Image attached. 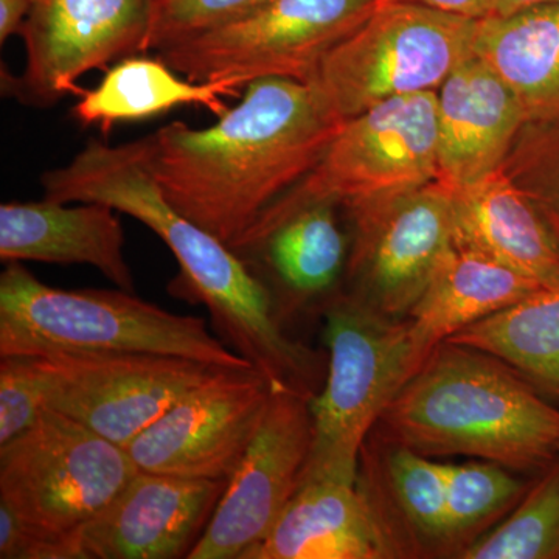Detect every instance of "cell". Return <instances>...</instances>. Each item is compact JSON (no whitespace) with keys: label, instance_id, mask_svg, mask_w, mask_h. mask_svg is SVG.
<instances>
[{"label":"cell","instance_id":"18","mask_svg":"<svg viewBox=\"0 0 559 559\" xmlns=\"http://www.w3.org/2000/svg\"><path fill=\"white\" fill-rule=\"evenodd\" d=\"M437 180L462 189L503 167L524 110L487 62L471 58L437 91Z\"/></svg>","mask_w":559,"mask_h":559},{"label":"cell","instance_id":"14","mask_svg":"<svg viewBox=\"0 0 559 559\" xmlns=\"http://www.w3.org/2000/svg\"><path fill=\"white\" fill-rule=\"evenodd\" d=\"M310 399L274 390L240 466L190 559H242L271 532L304 481L312 447Z\"/></svg>","mask_w":559,"mask_h":559},{"label":"cell","instance_id":"13","mask_svg":"<svg viewBox=\"0 0 559 559\" xmlns=\"http://www.w3.org/2000/svg\"><path fill=\"white\" fill-rule=\"evenodd\" d=\"M272 389L255 367L221 369L127 447L140 471L230 480L259 429Z\"/></svg>","mask_w":559,"mask_h":559},{"label":"cell","instance_id":"32","mask_svg":"<svg viewBox=\"0 0 559 559\" xmlns=\"http://www.w3.org/2000/svg\"><path fill=\"white\" fill-rule=\"evenodd\" d=\"M31 11V0H0V43L20 35Z\"/></svg>","mask_w":559,"mask_h":559},{"label":"cell","instance_id":"16","mask_svg":"<svg viewBox=\"0 0 559 559\" xmlns=\"http://www.w3.org/2000/svg\"><path fill=\"white\" fill-rule=\"evenodd\" d=\"M337 209L322 201L264 213L230 248L266 290L282 329L294 311L322 300L329 307L337 296L348 255Z\"/></svg>","mask_w":559,"mask_h":559},{"label":"cell","instance_id":"24","mask_svg":"<svg viewBox=\"0 0 559 559\" xmlns=\"http://www.w3.org/2000/svg\"><path fill=\"white\" fill-rule=\"evenodd\" d=\"M477 57L513 91L527 123L559 124V3L484 17Z\"/></svg>","mask_w":559,"mask_h":559},{"label":"cell","instance_id":"28","mask_svg":"<svg viewBox=\"0 0 559 559\" xmlns=\"http://www.w3.org/2000/svg\"><path fill=\"white\" fill-rule=\"evenodd\" d=\"M270 0H157L150 50L238 20Z\"/></svg>","mask_w":559,"mask_h":559},{"label":"cell","instance_id":"21","mask_svg":"<svg viewBox=\"0 0 559 559\" xmlns=\"http://www.w3.org/2000/svg\"><path fill=\"white\" fill-rule=\"evenodd\" d=\"M455 245L477 250L544 285L559 280V242L503 167L452 190Z\"/></svg>","mask_w":559,"mask_h":559},{"label":"cell","instance_id":"27","mask_svg":"<svg viewBox=\"0 0 559 559\" xmlns=\"http://www.w3.org/2000/svg\"><path fill=\"white\" fill-rule=\"evenodd\" d=\"M460 559H559V455L530 485L509 518Z\"/></svg>","mask_w":559,"mask_h":559},{"label":"cell","instance_id":"23","mask_svg":"<svg viewBox=\"0 0 559 559\" xmlns=\"http://www.w3.org/2000/svg\"><path fill=\"white\" fill-rule=\"evenodd\" d=\"M245 90L235 80L194 81L180 75L162 58H124L106 70L94 90L84 91L72 108L81 127H98L108 135L114 124L153 119L180 106H202L215 116L230 108L227 100Z\"/></svg>","mask_w":559,"mask_h":559},{"label":"cell","instance_id":"29","mask_svg":"<svg viewBox=\"0 0 559 559\" xmlns=\"http://www.w3.org/2000/svg\"><path fill=\"white\" fill-rule=\"evenodd\" d=\"M46 409L31 356H0V447L27 432Z\"/></svg>","mask_w":559,"mask_h":559},{"label":"cell","instance_id":"3","mask_svg":"<svg viewBox=\"0 0 559 559\" xmlns=\"http://www.w3.org/2000/svg\"><path fill=\"white\" fill-rule=\"evenodd\" d=\"M374 432L423 455H469L510 469L558 457L559 409L509 364L441 342L382 412Z\"/></svg>","mask_w":559,"mask_h":559},{"label":"cell","instance_id":"1","mask_svg":"<svg viewBox=\"0 0 559 559\" xmlns=\"http://www.w3.org/2000/svg\"><path fill=\"white\" fill-rule=\"evenodd\" d=\"M344 123L311 83L250 81L212 127L173 121L148 135L150 167L183 216L231 248L314 170Z\"/></svg>","mask_w":559,"mask_h":559},{"label":"cell","instance_id":"15","mask_svg":"<svg viewBox=\"0 0 559 559\" xmlns=\"http://www.w3.org/2000/svg\"><path fill=\"white\" fill-rule=\"evenodd\" d=\"M229 480L139 471L127 488L76 533L83 559L189 558Z\"/></svg>","mask_w":559,"mask_h":559},{"label":"cell","instance_id":"4","mask_svg":"<svg viewBox=\"0 0 559 559\" xmlns=\"http://www.w3.org/2000/svg\"><path fill=\"white\" fill-rule=\"evenodd\" d=\"M57 353H150L218 369L253 367L210 333L205 320L120 288H55L17 261L7 263L0 275V356Z\"/></svg>","mask_w":559,"mask_h":559},{"label":"cell","instance_id":"34","mask_svg":"<svg viewBox=\"0 0 559 559\" xmlns=\"http://www.w3.org/2000/svg\"><path fill=\"white\" fill-rule=\"evenodd\" d=\"M558 455H559V450H558Z\"/></svg>","mask_w":559,"mask_h":559},{"label":"cell","instance_id":"20","mask_svg":"<svg viewBox=\"0 0 559 559\" xmlns=\"http://www.w3.org/2000/svg\"><path fill=\"white\" fill-rule=\"evenodd\" d=\"M540 286L544 283L538 280L454 242L406 316L418 369L441 342L518 304Z\"/></svg>","mask_w":559,"mask_h":559},{"label":"cell","instance_id":"6","mask_svg":"<svg viewBox=\"0 0 559 559\" xmlns=\"http://www.w3.org/2000/svg\"><path fill=\"white\" fill-rule=\"evenodd\" d=\"M480 20L404 2H378L369 20L337 44L310 83L345 121L373 106L437 92L477 57Z\"/></svg>","mask_w":559,"mask_h":559},{"label":"cell","instance_id":"31","mask_svg":"<svg viewBox=\"0 0 559 559\" xmlns=\"http://www.w3.org/2000/svg\"><path fill=\"white\" fill-rule=\"evenodd\" d=\"M377 2H404L415 5L429 7L460 16L484 20L491 13V0H377Z\"/></svg>","mask_w":559,"mask_h":559},{"label":"cell","instance_id":"17","mask_svg":"<svg viewBox=\"0 0 559 559\" xmlns=\"http://www.w3.org/2000/svg\"><path fill=\"white\" fill-rule=\"evenodd\" d=\"M355 485L389 558L451 557L443 463L371 430Z\"/></svg>","mask_w":559,"mask_h":559},{"label":"cell","instance_id":"7","mask_svg":"<svg viewBox=\"0 0 559 559\" xmlns=\"http://www.w3.org/2000/svg\"><path fill=\"white\" fill-rule=\"evenodd\" d=\"M139 471L127 448L46 407L0 447V503L47 535L73 538Z\"/></svg>","mask_w":559,"mask_h":559},{"label":"cell","instance_id":"8","mask_svg":"<svg viewBox=\"0 0 559 559\" xmlns=\"http://www.w3.org/2000/svg\"><path fill=\"white\" fill-rule=\"evenodd\" d=\"M377 0H270L238 20L157 51L194 81L261 79L310 83L337 44L364 24Z\"/></svg>","mask_w":559,"mask_h":559},{"label":"cell","instance_id":"12","mask_svg":"<svg viewBox=\"0 0 559 559\" xmlns=\"http://www.w3.org/2000/svg\"><path fill=\"white\" fill-rule=\"evenodd\" d=\"M355 227L349 296L403 319L454 246L452 190L439 180L390 200L347 209Z\"/></svg>","mask_w":559,"mask_h":559},{"label":"cell","instance_id":"19","mask_svg":"<svg viewBox=\"0 0 559 559\" xmlns=\"http://www.w3.org/2000/svg\"><path fill=\"white\" fill-rule=\"evenodd\" d=\"M0 260L87 264L117 288L134 293V277L124 259L121 221L117 210L98 202H3Z\"/></svg>","mask_w":559,"mask_h":559},{"label":"cell","instance_id":"26","mask_svg":"<svg viewBox=\"0 0 559 559\" xmlns=\"http://www.w3.org/2000/svg\"><path fill=\"white\" fill-rule=\"evenodd\" d=\"M443 473L448 540L451 557L455 558L488 533L496 522L509 516L528 489L507 466L488 460L443 465Z\"/></svg>","mask_w":559,"mask_h":559},{"label":"cell","instance_id":"25","mask_svg":"<svg viewBox=\"0 0 559 559\" xmlns=\"http://www.w3.org/2000/svg\"><path fill=\"white\" fill-rule=\"evenodd\" d=\"M448 341L496 356L559 399V280Z\"/></svg>","mask_w":559,"mask_h":559},{"label":"cell","instance_id":"2","mask_svg":"<svg viewBox=\"0 0 559 559\" xmlns=\"http://www.w3.org/2000/svg\"><path fill=\"white\" fill-rule=\"evenodd\" d=\"M44 200L98 202L153 230L178 261L173 296L207 308L221 341L248 359L274 390L312 399L318 355L290 340L274 314L270 296L240 257L183 216L165 197L150 167L146 138L123 145L91 140L60 168L40 176Z\"/></svg>","mask_w":559,"mask_h":559},{"label":"cell","instance_id":"10","mask_svg":"<svg viewBox=\"0 0 559 559\" xmlns=\"http://www.w3.org/2000/svg\"><path fill=\"white\" fill-rule=\"evenodd\" d=\"M33 362L46 407L123 448L221 370L150 353H57Z\"/></svg>","mask_w":559,"mask_h":559},{"label":"cell","instance_id":"22","mask_svg":"<svg viewBox=\"0 0 559 559\" xmlns=\"http://www.w3.org/2000/svg\"><path fill=\"white\" fill-rule=\"evenodd\" d=\"M384 559L380 533L356 485L301 484L271 532L242 559Z\"/></svg>","mask_w":559,"mask_h":559},{"label":"cell","instance_id":"9","mask_svg":"<svg viewBox=\"0 0 559 559\" xmlns=\"http://www.w3.org/2000/svg\"><path fill=\"white\" fill-rule=\"evenodd\" d=\"M437 92H421L392 98L345 120L314 170L264 213L322 201L359 207L432 182L437 179Z\"/></svg>","mask_w":559,"mask_h":559},{"label":"cell","instance_id":"5","mask_svg":"<svg viewBox=\"0 0 559 559\" xmlns=\"http://www.w3.org/2000/svg\"><path fill=\"white\" fill-rule=\"evenodd\" d=\"M323 318L329 367L310 401L312 447L304 481L355 485L367 437L418 364L406 319L381 314L349 294H337Z\"/></svg>","mask_w":559,"mask_h":559},{"label":"cell","instance_id":"33","mask_svg":"<svg viewBox=\"0 0 559 559\" xmlns=\"http://www.w3.org/2000/svg\"><path fill=\"white\" fill-rule=\"evenodd\" d=\"M557 3L559 0H491L489 16H509V14L533 9V7L557 5Z\"/></svg>","mask_w":559,"mask_h":559},{"label":"cell","instance_id":"30","mask_svg":"<svg viewBox=\"0 0 559 559\" xmlns=\"http://www.w3.org/2000/svg\"><path fill=\"white\" fill-rule=\"evenodd\" d=\"M0 558L2 559H83L80 543L58 538L32 527L0 503Z\"/></svg>","mask_w":559,"mask_h":559},{"label":"cell","instance_id":"11","mask_svg":"<svg viewBox=\"0 0 559 559\" xmlns=\"http://www.w3.org/2000/svg\"><path fill=\"white\" fill-rule=\"evenodd\" d=\"M157 0H31L22 25L25 68L2 69V91L22 105L50 108L81 97L79 80L150 51Z\"/></svg>","mask_w":559,"mask_h":559}]
</instances>
